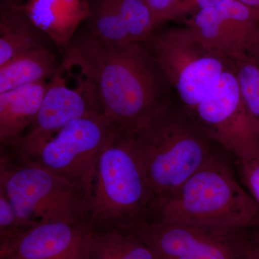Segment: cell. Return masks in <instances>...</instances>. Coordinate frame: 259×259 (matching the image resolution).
<instances>
[{"label": "cell", "mask_w": 259, "mask_h": 259, "mask_svg": "<svg viewBox=\"0 0 259 259\" xmlns=\"http://www.w3.org/2000/svg\"><path fill=\"white\" fill-rule=\"evenodd\" d=\"M67 50L93 83L104 115L130 134L144 127L173 98V89L146 42L112 44L88 32Z\"/></svg>", "instance_id": "cell-1"}, {"label": "cell", "mask_w": 259, "mask_h": 259, "mask_svg": "<svg viewBox=\"0 0 259 259\" xmlns=\"http://www.w3.org/2000/svg\"><path fill=\"white\" fill-rule=\"evenodd\" d=\"M221 150L173 193L151 205L147 221L248 230L259 228V205Z\"/></svg>", "instance_id": "cell-2"}, {"label": "cell", "mask_w": 259, "mask_h": 259, "mask_svg": "<svg viewBox=\"0 0 259 259\" xmlns=\"http://www.w3.org/2000/svg\"><path fill=\"white\" fill-rule=\"evenodd\" d=\"M153 202L175 192L222 148L172 98L134 134Z\"/></svg>", "instance_id": "cell-3"}, {"label": "cell", "mask_w": 259, "mask_h": 259, "mask_svg": "<svg viewBox=\"0 0 259 259\" xmlns=\"http://www.w3.org/2000/svg\"><path fill=\"white\" fill-rule=\"evenodd\" d=\"M153 202L134 134L117 127L97 163L90 220L95 229L130 230L147 221Z\"/></svg>", "instance_id": "cell-4"}, {"label": "cell", "mask_w": 259, "mask_h": 259, "mask_svg": "<svg viewBox=\"0 0 259 259\" xmlns=\"http://www.w3.org/2000/svg\"><path fill=\"white\" fill-rule=\"evenodd\" d=\"M0 192L23 231L40 223L90 220V199L82 190L16 149L0 148Z\"/></svg>", "instance_id": "cell-5"}, {"label": "cell", "mask_w": 259, "mask_h": 259, "mask_svg": "<svg viewBox=\"0 0 259 259\" xmlns=\"http://www.w3.org/2000/svg\"><path fill=\"white\" fill-rule=\"evenodd\" d=\"M146 42L186 110L197 106L230 67L187 25L154 33Z\"/></svg>", "instance_id": "cell-6"}, {"label": "cell", "mask_w": 259, "mask_h": 259, "mask_svg": "<svg viewBox=\"0 0 259 259\" xmlns=\"http://www.w3.org/2000/svg\"><path fill=\"white\" fill-rule=\"evenodd\" d=\"M97 113L103 112L95 86L79 59L66 50L62 62L48 83L40 111L16 149L33 158L66 125Z\"/></svg>", "instance_id": "cell-7"}, {"label": "cell", "mask_w": 259, "mask_h": 259, "mask_svg": "<svg viewBox=\"0 0 259 259\" xmlns=\"http://www.w3.org/2000/svg\"><path fill=\"white\" fill-rule=\"evenodd\" d=\"M186 111L209 139L236 161L259 159V120L245 105L231 68L197 106Z\"/></svg>", "instance_id": "cell-8"}, {"label": "cell", "mask_w": 259, "mask_h": 259, "mask_svg": "<svg viewBox=\"0 0 259 259\" xmlns=\"http://www.w3.org/2000/svg\"><path fill=\"white\" fill-rule=\"evenodd\" d=\"M116 127L103 113L83 117L61 129L31 158L82 190L91 202L100 153Z\"/></svg>", "instance_id": "cell-9"}, {"label": "cell", "mask_w": 259, "mask_h": 259, "mask_svg": "<svg viewBox=\"0 0 259 259\" xmlns=\"http://www.w3.org/2000/svg\"><path fill=\"white\" fill-rule=\"evenodd\" d=\"M136 233L159 259H248L252 245L245 230L187 223L145 222Z\"/></svg>", "instance_id": "cell-10"}, {"label": "cell", "mask_w": 259, "mask_h": 259, "mask_svg": "<svg viewBox=\"0 0 259 259\" xmlns=\"http://www.w3.org/2000/svg\"><path fill=\"white\" fill-rule=\"evenodd\" d=\"M209 50L228 59L248 53L259 40V18L239 0H223L185 19Z\"/></svg>", "instance_id": "cell-11"}, {"label": "cell", "mask_w": 259, "mask_h": 259, "mask_svg": "<svg viewBox=\"0 0 259 259\" xmlns=\"http://www.w3.org/2000/svg\"><path fill=\"white\" fill-rule=\"evenodd\" d=\"M95 230L90 219L40 223L0 241V259H88Z\"/></svg>", "instance_id": "cell-12"}, {"label": "cell", "mask_w": 259, "mask_h": 259, "mask_svg": "<svg viewBox=\"0 0 259 259\" xmlns=\"http://www.w3.org/2000/svg\"><path fill=\"white\" fill-rule=\"evenodd\" d=\"M21 8L35 26L64 52L91 13L90 0H28Z\"/></svg>", "instance_id": "cell-13"}, {"label": "cell", "mask_w": 259, "mask_h": 259, "mask_svg": "<svg viewBox=\"0 0 259 259\" xmlns=\"http://www.w3.org/2000/svg\"><path fill=\"white\" fill-rule=\"evenodd\" d=\"M48 83H31L0 93V148H18L40 111Z\"/></svg>", "instance_id": "cell-14"}, {"label": "cell", "mask_w": 259, "mask_h": 259, "mask_svg": "<svg viewBox=\"0 0 259 259\" xmlns=\"http://www.w3.org/2000/svg\"><path fill=\"white\" fill-rule=\"evenodd\" d=\"M101 28L112 44L147 42L157 28L145 0H105Z\"/></svg>", "instance_id": "cell-15"}, {"label": "cell", "mask_w": 259, "mask_h": 259, "mask_svg": "<svg viewBox=\"0 0 259 259\" xmlns=\"http://www.w3.org/2000/svg\"><path fill=\"white\" fill-rule=\"evenodd\" d=\"M44 35L17 0H1L0 66L28 51L45 47Z\"/></svg>", "instance_id": "cell-16"}, {"label": "cell", "mask_w": 259, "mask_h": 259, "mask_svg": "<svg viewBox=\"0 0 259 259\" xmlns=\"http://www.w3.org/2000/svg\"><path fill=\"white\" fill-rule=\"evenodd\" d=\"M58 67L55 55L47 47L28 51L0 66V93L50 80Z\"/></svg>", "instance_id": "cell-17"}, {"label": "cell", "mask_w": 259, "mask_h": 259, "mask_svg": "<svg viewBox=\"0 0 259 259\" xmlns=\"http://www.w3.org/2000/svg\"><path fill=\"white\" fill-rule=\"evenodd\" d=\"M88 259H159L129 230L95 229Z\"/></svg>", "instance_id": "cell-18"}, {"label": "cell", "mask_w": 259, "mask_h": 259, "mask_svg": "<svg viewBox=\"0 0 259 259\" xmlns=\"http://www.w3.org/2000/svg\"><path fill=\"white\" fill-rule=\"evenodd\" d=\"M236 77L242 99L252 115L259 120V67L248 53L228 59Z\"/></svg>", "instance_id": "cell-19"}, {"label": "cell", "mask_w": 259, "mask_h": 259, "mask_svg": "<svg viewBox=\"0 0 259 259\" xmlns=\"http://www.w3.org/2000/svg\"><path fill=\"white\" fill-rule=\"evenodd\" d=\"M149 7L156 27L177 19L184 18L185 0H145Z\"/></svg>", "instance_id": "cell-20"}, {"label": "cell", "mask_w": 259, "mask_h": 259, "mask_svg": "<svg viewBox=\"0 0 259 259\" xmlns=\"http://www.w3.org/2000/svg\"><path fill=\"white\" fill-rule=\"evenodd\" d=\"M13 204L0 192V241L9 239L23 232Z\"/></svg>", "instance_id": "cell-21"}, {"label": "cell", "mask_w": 259, "mask_h": 259, "mask_svg": "<svg viewBox=\"0 0 259 259\" xmlns=\"http://www.w3.org/2000/svg\"><path fill=\"white\" fill-rule=\"evenodd\" d=\"M242 183L259 205V159L237 161Z\"/></svg>", "instance_id": "cell-22"}, {"label": "cell", "mask_w": 259, "mask_h": 259, "mask_svg": "<svg viewBox=\"0 0 259 259\" xmlns=\"http://www.w3.org/2000/svg\"><path fill=\"white\" fill-rule=\"evenodd\" d=\"M223 0H185L184 6V16L194 14L199 10L215 6Z\"/></svg>", "instance_id": "cell-23"}, {"label": "cell", "mask_w": 259, "mask_h": 259, "mask_svg": "<svg viewBox=\"0 0 259 259\" xmlns=\"http://www.w3.org/2000/svg\"><path fill=\"white\" fill-rule=\"evenodd\" d=\"M239 1L253 10L259 18V0H239Z\"/></svg>", "instance_id": "cell-24"}, {"label": "cell", "mask_w": 259, "mask_h": 259, "mask_svg": "<svg viewBox=\"0 0 259 259\" xmlns=\"http://www.w3.org/2000/svg\"><path fill=\"white\" fill-rule=\"evenodd\" d=\"M248 53L254 59L259 67V40Z\"/></svg>", "instance_id": "cell-25"}, {"label": "cell", "mask_w": 259, "mask_h": 259, "mask_svg": "<svg viewBox=\"0 0 259 259\" xmlns=\"http://www.w3.org/2000/svg\"><path fill=\"white\" fill-rule=\"evenodd\" d=\"M251 238L253 248H254L257 251L259 252V231L255 233L253 236H251Z\"/></svg>", "instance_id": "cell-26"}, {"label": "cell", "mask_w": 259, "mask_h": 259, "mask_svg": "<svg viewBox=\"0 0 259 259\" xmlns=\"http://www.w3.org/2000/svg\"><path fill=\"white\" fill-rule=\"evenodd\" d=\"M248 259H259V252L257 251V250L253 248V243H252L251 248H250Z\"/></svg>", "instance_id": "cell-27"}, {"label": "cell", "mask_w": 259, "mask_h": 259, "mask_svg": "<svg viewBox=\"0 0 259 259\" xmlns=\"http://www.w3.org/2000/svg\"><path fill=\"white\" fill-rule=\"evenodd\" d=\"M4 259H17V258H4Z\"/></svg>", "instance_id": "cell-28"}]
</instances>
